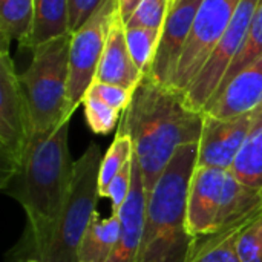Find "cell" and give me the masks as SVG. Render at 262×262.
Returning a JSON list of instances; mask_svg holds the SVG:
<instances>
[{"instance_id": "16", "label": "cell", "mask_w": 262, "mask_h": 262, "mask_svg": "<svg viewBox=\"0 0 262 262\" xmlns=\"http://www.w3.org/2000/svg\"><path fill=\"white\" fill-rule=\"evenodd\" d=\"M69 32L68 0H34V23L25 45L26 49L34 51L37 46Z\"/></svg>"}, {"instance_id": "1", "label": "cell", "mask_w": 262, "mask_h": 262, "mask_svg": "<svg viewBox=\"0 0 262 262\" xmlns=\"http://www.w3.org/2000/svg\"><path fill=\"white\" fill-rule=\"evenodd\" d=\"M204 112L195 109L184 92L144 75L132 101L121 114L117 132L132 138L146 193L170 163L178 147L200 143Z\"/></svg>"}, {"instance_id": "20", "label": "cell", "mask_w": 262, "mask_h": 262, "mask_svg": "<svg viewBox=\"0 0 262 262\" xmlns=\"http://www.w3.org/2000/svg\"><path fill=\"white\" fill-rule=\"evenodd\" d=\"M255 220L198 238L189 262H241L236 252V243L241 232Z\"/></svg>"}, {"instance_id": "10", "label": "cell", "mask_w": 262, "mask_h": 262, "mask_svg": "<svg viewBox=\"0 0 262 262\" xmlns=\"http://www.w3.org/2000/svg\"><path fill=\"white\" fill-rule=\"evenodd\" d=\"M259 2L261 0H241L230 25L215 46L212 55L206 61L204 68L201 69L192 86L187 89L186 97L195 109L204 112L209 101L215 97L229 66L232 64L247 38L250 23Z\"/></svg>"}, {"instance_id": "29", "label": "cell", "mask_w": 262, "mask_h": 262, "mask_svg": "<svg viewBox=\"0 0 262 262\" xmlns=\"http://www.w3.org/2000/svg\"><path fill=\"white\" fill-rule=\"evenodd\" d=\"M104 0H68L69 6V29L75 32L80 29L94 12L103 5Z\"/></svg>"}, {"instance_id": "9", "label": "cell", "mask_w": 262, "mask_h": 262, "mask_svg": "<svg viewBox=\"0 0 262 262\" xmlns=\"http://www.w3.org/2000/svg\"><path fill=\"white\" fill-rule=\"evenodd\" d=\"M239 3L241 0L201 2L172 88L187 92L230 25Z\"/></svg>"}, {"instance_id": "13", "label": "cell", "mask_w": 262, "mask_h": 262, "mask_svg": "<svg viewBox=\"0 0 262 262\" xmlns=\"http://www.w3.org/2000/svg\"><path fill=\"white\" fill-rule=\"evenodd\" d=\"M262 111V58L233 77L206 106L215 118H235Z\"/></svg>"}, {"instance_id": "27", "label": "cell", "mask_w": 262, "mask_h": 262, "mask_svg": "<svg viewBox=\"0 0 262 262\" xmlns=\"http://www.w3.org/2000/svg\"><path fill=\"white\" fill-rule=\"evenodd\" d=\"M132 170H134V163L130 160L129 163H126L121 167V170L115 175V178L112 180V183L107 187L106 198H111V204H112L111 213L112 215H118L129 198L130 187H132Z\"/></svg>"}, {"instance_id": "28", "label": "cell", "mask_w": 262, "mask_h": 262, "mask_svg": "<svg viewBox=\"0 0 262 262\" xmlns=\"http://www.w3.org/2000/svg\"><path fill=\"white\" fill-rule=\"evenodd\" d=\"M89 91H92L101 101H104L106 104H109L120 114H123L127 109L135 92V91H129L115 84H107V83H100V81H94Z\"/></svg>"}, {"instance_id": "19", "label": "cell", "mask_w": 262, "mask_h": 262, "mask_svg": "<svg viewBox=\"0 0 262 262\" xmlns=\"http://www.w3.org/2000/svg\"><path fill=\"white\" fill-rule=\"evenodd\" d=\"M230 170L241 183L262 192V111L256 114Z\"/></svg>"}, {"instance_id": "11", "label": "cell", "mask_w": 262, "mask_h": 262, "mask_svg": "<svg viewBox=\"0 0 262 262\" xmlns=\"http://www.w3.org/2000/svg\"><path fill=\"white\" fill-rule=\"evenodd\" d=\"M255 117L256 114H247L235 118H215L204 114L196 166L230 170Z\"/></svg>"}, {"instance_id": "12", "label": "cell", "mask_w": 262, "mask_h": 262, "mask_svg": "<svg viewBox=\"0 0 262 262\" xmlns=\"http://www.w3.org/2000/svg\"><path fill=\"white\" fill-rule=\"evenodd\" d=\"M201 2L203 0H178L173 3L161 31L152 69L147 74L155 81L164 86L173 84Z\"/></svg>"}, {"instance_id": "32", "label": "cell", "mask_w": 262, "mask_h": 262, "mask_svg": "<svg viewBox=\"0 0 262 262\" xmlns=\"http://www.w3.org/2000/svg\"><path fill=\"white\" fill-rule=\"evenodd\" d=\"M175 2H178V0H173V3H175Z\"/></svg>"}, {"instance_id": "14", "label": "cell", "mask_w": 262, "mask_h": 262, "mask_svg": "<svg viewBox=\"0 0 262 262\" xmlns=\"http://www.w3.org/2000/svg\"><path fill=\"white\" fill-rule=\"evenodd\" d=\"M132 163H134V170H132L130 193L126 204L118 213L121 223L120 238L106 262H137L138 259L141 238H143V227H144L147 193L144 189L141 169L138 166L135 154L132 157Z\"/></svg>"}, {"instance_id": "7", "label": "cell", "mask_w": 262, "mask_h": 262, "mask_svg": "<svg viewBox=\"0 0 262 262\" xmlns=\"http://www.w3.org/2000/svg\"><path fill=\"white\" fill-rule=\"evenodd\" d=\"M34 135L32 121L14 61L0 52V184L20 167Z\"/></svg>"}, {"instance_id": "30", "label": "cell", "mask_w": 262, "mask_h": 262, "mask_svg": "<svg viewBox=\"0 0 262 262\" xmlns=\"http://www.w3.org/2000/svg\"><path fill=\"white\" fill-rule=\"evenodd\" d=\"M141 3V0H118V9H120V15L123 18V21L126 23L130 15L134 14V11L137 9V6Z\"/></svg>"}, {"instance_id": "23", "label": "cell", "mask_w": 262, "mask_h": 262, "mask_svg": "<svg viewBox=\"0 0 262 262\" xmlns=\"http://www.w3.org/2000/svg\"><path fill=\"white\" fill-rule=\"evenodd\" d=\"M163 29H149V28H126V40L129 52L134 63L143 75H147L152 69L158 43L161 38Z\"/></svg>"}, {"instance_id": "18", "label": "cell", "mask_w": 262, "mask_h": 262, "mask_svg": "<svg viewBox=\"0 0 262 262\" xmlns=\"http://www.w3.org/2000/svg\"><path fill=\"white\" fill-rule=\"evenodd\" d=\"M34 23V0H0V52H9L15 40L25 48Z\"/></svg>"}, {"instance_id": "26", "label": "cell", "mask_w": 262, "mask_h": 262, "mask_svg": "<svg viewBox=\"0 0 262 262\" xmlns=\"http://www.w3.org/2000/svg\"><path fill=\"white\" fill-rule=\"evenodd\" d=\"M236 252L241 262H262V215L241 232Z\"/></svg>"}, {"instance_id": "22", "label": "cell", "mask_w": 262, "mask_h": 262, "mask_svg": "<svg viewBox=\"0 0 262 262\" xmlns=\"http://www.w3.org/2000/svg\"><path fill=\"white\" fill-rule=\"evenodd\" d=\"M134 155V143L132 138L126 134L117 132L115 138L103 157L100 177H98V193L100 198H106V192L115 175L121 170V167L132 160Z\"/></svg>"}, {"instance_id": "25", "label": "cell", "mask_w": 262, "mask_h": 262, "mask_svg": "<svg viewBox=\"0 0 262 262\" xmlns=\"http://www.w3.org/2000/svg\"><path fill=\"white\" fill-rule=\"evenodd\" d=\"M172 6L173 0H141L124 25L126 28L163 29Z\"/></svg>"}, {"instance_id": "24", "label": "cell", "mask_w": 262, "mask_h": 262, "mask_svg": "<svg viewBox=\"0 0 262 262\" xmlns=\"http://www.w3.org/2000/svg\"><path fill=\"white\" fill-rule=\"evenodd\" d=\"M84 117L92 132L100 135H107L114 127L118 126L121 114L101 101L92 91H88L83 98Z\"/></svg>"}, {"instance_id": "21", "label": "cell", "mask_w": 262, "mask_h": 262, "mask_svg": "<svg viewBox=\"0 0 262 262\" xmlns=\"http://www.w3.org/2000/svg\"><path fill=\"white\" fill-rule=\"evenodd\" d=\"M259 58H262V0L259 2V5L256 8V12L253 15V20L250 23V29H249V34H247V38H246L241 51L238 52V55L235 57V60L229 66V69H227V72H226V75H224V78H223V81L220 84V89L216 91V94L233 77H236L241 71H244L246 68H249L250 64H253Z\"/></svg>"}, {"instance_id": "17", "label": "cell", "mask_w": 262, "mask_h": 262, "mask_svg": "<svg viewBox=\"0 0 262 262\" xmlns=\"http://www.w3.org/2000/svg\"><path fill=\"white\" fill-rule=\"evenodd\" d=\"M121 232L118 215L100 218L94 215L78 247V262H106L114 250Z\"/></svg>"}, {"instance_id": "3", "label": "cell", "mask_w": 262, "mask_h": 262, "mask_svg": "<svg viewBox=\"0 0 262 262\" xmlns=\"http://www.w3.org/2000/svg\"><path fill=\"white\" fill-rule=\"evenodd\" d=\"M196 158L198 143L178 147L147 195L137 262H189L198 239L187 227L189 187Z\"/></svg>"}, {"instance_id": "4", "label": "cell", "mask_w": 262, "mask_h": 262, "mask_svg": "<svg viewBox=\"0 0 262 262\" xmlns=\"http://www.w3.org/2000/svg\"><path fill=\"white\" fill-rule=\"evenodd\" d=\"M262 215V192L241 183L232 170L195 167L187 200V227L203 238Z\"/></svg>"}, {"instance_id": "8", "label": "cell", "mask_w": 262, "mask_h": 262, "mask_svg": "<svg viewBox=\"0 0 262 262\" xmlns=\"http://www.w3.org/2000/svg\"><path fill=\"white\" fill-rule=\"evenodd\" d=\"M118 11V0H104L94 15L72 32L68 84V112L71 117L95 80L109 29Z\"/></svg>"}, {"instance_id": "31", "label": "cell", "mask_w": 262, "mask_h": 262, "mask_svg": "<svg viewBox=\"0 0 262 262\" xmlns=\"http://www.w3.org/2000/svg\"><path fill=\"white\" fill-rule=\"evenodd\" d=\"M28 262H38V261H35V259H29Z\"/></svg>"}, {"instance_id": "5", "label": "cell", "mask_w": 262, "mask_h": 262, "mask_svg": "<svg viewBox=\"0 0 262 262\" xmlns=\"http://www.w3.org/2000/svg\"><path fill=\"white\" fill-rule=\"evenodd\" d=\"M71 40L72 32L37 46L29 66L20 74L34 134L52 132L71 120L68 112Z\"/></svg>"}, {"instance_id": "6", "label": "cell", "mask_w": 262, "mask_h": 262, "mask_svg": "<svg viewBox=\"0 0 262 262\" xmlns=\"http://www.w3.org/2000/svg\"><path fill=\"white\" fill-rule=\"evenodd\" d=\"M101 161V149L94 141L83 155L74 161V178L69 196L48 246L35 261L78 262L80 243L97 213Z\"/></svg>"}, {"instance_id": "15", "label": "cell", "mask_w": 262, "mask_h": 262, "mask_svg": "<svg viewBox=\"0 0 262 262\" xmlns=\"http://www.w3.org/2000/svg\"><path fill=\"white\" fill-rule=\"evenodd\" d=\"M143 77L144 75L140 72L129 52L126 40V25L118 11L109 29L107 41L94 81L115 84L129 91H135Z\"/></svg>"}, {"instance_id": "2", "label": "cell", "mask_w": 262, "mask_h": 262, "mask_svg": "<svg viewBox=\"0 0 262 262\" xmlns=\"http://www.w3.org/2000/svg\"><path fill=\"white\" fill-rule=\"evenodd\" d=\"M69 121L52 132L34 134L18 170L0 184L28 216L34 259L48 246L71 192L74 163L68 147Z\"/></svg>"}]
</instances>
